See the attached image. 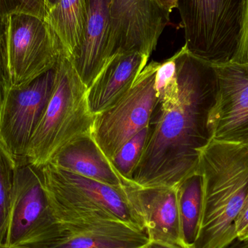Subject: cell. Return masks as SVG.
Wrapping results in <instances>:
<instances>
[{"instance_id": "6da1fadb", "label": "cell", "mask_w": 248, "mask_h": 248, "mask_svg": "<svg viewBox=\"0 0 248 248\" xmlns=\"http://www.w3.org/2000/svg\"><path fill=\"white\" fill-rule=\"evenodd\" d=\"M179 97L158 106L147 144L132 175L141 187L176 188L198 171L200 151L212 140L208 116L214 103L215 74L211 64L184 45L178 52Z\"/></svg>"}, {"instance_id": "7a4b0ae2", "label": "cell", "mask_w": 248, "mask_h": 248, "mask_svg": "<svg viewBox=\"0 0 248 248\" xmlns=\"http://www.w3.org/2000/svg\"><path fill=\"white\" fill-rule=\"evenodd\" d=\"M198 172L203 211L193 248H222L237 239L235 222L248 193V147L211 140L201 149Z\"/></svg>"}, {"instance_id": "3957f363", "label": "cell", "mask_w": 248, "mask_h": 248, "mask_svg": "<svg viewBox=\"0 0 248 248\" xmlns=\"http://www.w3.org/2000/svg\"><path fill=\"white\" fill-rule=\"evenodd\" d=\"M49 101L29 141L26 161L38 169L81 137L91 135L95 115L87 101V87L72 61L62 54L54 68Z\"/></svg>"}, {"instance_id": "277c9868", "label": "cell", "mask_w": 248, "mask_h": 248, "mask_svg": "<svg viewBox=\"0 0 248 248\" xmlns=\"http://www.w3.org/2000/svg\"><path fill=\"white\" fill-rule=\"evenodd\" d=\"M40 169L51 211L61 229L81 223L119 220L144 232L123 187H113L52 163Z\"/></svg>"}, {"instance_id": "5b68a950", "label": "cell", "mask_w": 248, "mask_h": 248, "mask_svg": "<svg viewBox=\"0 0 248 248\" xmlns=\"http://www.w3.org/2000/svg\"><path fill=\"white\" fill-rule=\"evenodd\" d=\"M245 0H178L185 46L212 65L231 62Z\"/></svg>"}, {"instance_id": "8992f818", "label": "cell", "mask_w": 248, "mask_h": 248, "mask_svg": "<svg viewBox=\"0 0 248 248\" xmlns=\"http://www.w3.org/2000/svg\"><path fill=\"white\" fill-rule=\"evenodd\" d=\"M61 234L44 189L41 169L27 162L17 165L0 246L46 248Z\"/></svg>"}, {"instance_id": "52a82bcc", "label": "cell", "mask_w": 248, "mask_h": 248, "mask_svg": "<svg viewBox=\"0 0 248 248\" xmlns=\"http://www.w3.org/2000/svg\"><path fill=\"white\" fill-rule=\"evenodd\" d=\"M63 48L46 20L26 14L9 17L7 74L10 90H21L54 69Z\"/></svg>"}, {"instance_id": "ba28073f", "label": "cell", "mask_w": 248, "mask_h": 248, "mask_svg": "<svg viewBox=\"0 0 248 248\" xmlns=\"http://www.w3.org/2000/svg\"><path fill=\"white\" fill-rule=\"evenodd\" d=\"M159 63L152 61L146 65L131 88L114 106L96 115L91 137L108 160L150 125L159 106L155 90Z\"/></svg>"}, {"instance_id": "9c48e42d", "label": "cell", "mask_w": 248, "mask_h": 248, "mask_svg": "<svg viewBox=\"0 0 248 248\" xmlns=\"http://www.w3.org/2000/svg\"><path fill=\"white\" fill-rule=\"evenodd\" d=\"M54 69L25 88L10 90L0 113V144L16 165L26 161L29 141L49 101Z\"/></svg>"}, {"instance_id": "30bf717a", "label": "cell", "mask_w": 248, "mask_h": 248, "mask_svg": "<svg viewBox=\"0 0 248 248\" xmlns=\"http://www.w3.org/2000/svg\"><path fill=\"white\" fill-rule=\"evenodd\" d=\"M214 103L208 116L213 140L248 143V66L233 62L213 65Z\"/></svg>"}, {"instance_id": "8fae6325", "label": "cell", "mask_w": 248, "mask_h": 248, "mask_svg": "<svg viewBox=\"0 0 248 248\" xmlns=\"http://www.w3.org/2000/svg\"><path fill=\"white\" fill-rule=\"evenodd\" d=\"M115 52H139L150 58L170 16L150 0H110Z\"/></svg>"}, {"instance_id": "7c38bea8", "label": "cell", "mask_w": 248, "mask_h": 248, "mask_svg": "<svg viewBox=\"0 0 248 248\" xmlns=\"http://www.w3.org/2000/svg\"><path fill=\"white\" fill-rule=\"evenodd\" d=\"M123 189L150 241L189 248L182 236L176 188L141 187L129 183L124 184Z\"/></svg>"}, {"instance_id": "4fadbf2b", "label": "cell", "mask_w": 248, "mask_h": 248, "mask_svg": "<svg viewBox=\"0 0 248 248\" xmlns=\"http://www.w3.org/2000/svg\"><path fill=\"white\" fill-rule=\"evenodd\" d=\"M110 0H87L82 45L72 61L87 89L114 56Z\"/></svg>"}, {"instance_id": "5bb4252c", "label": "cell", "mask_w": 248, "mask_h": 248, "mask_svg": "<svg viewBox=\"0 0 248 248\" xmlns=\"http://www.w3.org/2000/svg\"><path fill=\"white\" fill-rule=\"evenodd\" d=\"M147 234L119 220H101L62 227V234L46 248H140Z\"/></svg>"}, {"instance_id": "9a60e30c", "label": "cell", "mask_w": 248, "mask_h": 248, "mask_svg": "<svg viewBox=\"0 0 248 248\" xmlns=\"http://www.w3.org/2000/svg\"><path fill=\"white\" fill-rule=\"evenodd\" d=\"M149 58L139 52H118L87 89V101L94 115L114 106L131 88Z\"/></svg>"}, {"instance_id": "2e32d148", "label": "cell", "mask_w": 248, "mask_h": 248, "mask_svg": "<svg viewBox=\"0 0 248 248\" xmlns=\"http://www.w3.org/2000/svg\"><path fill=\"white\" fill-rule=\"evenodd\" d=\"M49 163L113 187H123L120 178L91 135L76 140L60 152Z\"/></svg>"}, {"instance_id": "e0dca14e", "label": "cell", "mask_w": 248, "mask_h": 248, "mask_svg": "<svg viewBox=\"0 0 248 248\" xmlns=\"http://www.w3.org/2000/svg\"><path fill=\"white\" fill-rule=\"evenodd\" d=\"M87 17V0H58L48 12L45 20L70 59L75 57L82 45Z\"/></svg>"}, {"instance_id": "ac0fdd59", "label": "cell", "mask_w": 248, "mask_h": 248, "mask_svg": "<svg viewBox=\"0 0 248 248\" xmlns=\"http://www.w3.org/2000/svg\"><path fill=\"white\" fill-rule=\"evenodd\" d=\"M181 228L185 243L193 248L198 239L203 211V188L198 171L176 187Z\"/></svg>"}, {"instance_id": "d6986e66", "label": "cell", "mask_w": 248, "mask_h": 248, "mask_svg": "<svg viewBox=\"0 0 248 248\" xmlns=\"http://www.w3.org/2000/svg\"><path fill=\"white\" fill-rule=\"evenodd\" d=\"M150 125L136 134L109 160L116 174L124 184L132 183V175L147 144Z\"/></svg>"}, {"instance_id": "ffe728a7", "label": "cell", "mask_w": 248, "mask_h": 248, "mask_svg": "<svg viewBox=\"0 0 248 248\" xmlns=\"http://www.w3.org/2000/svg\"><path fill=\"white\" fill-rule=\"evenodd\" d=\"M178 55L159 63L155 78V90L160 108H168L177 103L179 97Z\"/></svg>"}, {"instance_id": "44dd1931", "label": "cell", "mask_w": 248, "mask_h": 248, "mask_svg": "<svg viewBox=\"0 0 248 248\" xmlns=\"http://www.w3.org/2000/svg\"><path fill=\"white\" fill-rule=\"evenodd\" d=\"M17 166L0 144V234L8 216L13 174Z\"/></svg>"}, {"instance_id": "7402d4cb", "label": "cell", "mask_w": 248, "mask_h": 248, "mask_svg": "<svg viewBox=\"0 0 248 248\" xmlns=\"http://www.w3.org/2000/svg\"><path fill=\"white\" fill-rule=\"evenodd\" d=\"M49 7L46 0H0V17L26 14L46 20Z\"/></svg>"}, {"instance_id": "603a6c76", "label": "cell", "mask_w": 248, "mask_h": 248, "mask_svg": "<svg viewBox=\"0 0 248 248\" xmlns=\"http://www.w3.org/2000/svg\"><path fill=\"white\" fill-rule=\"evenodd\" d=\"M9 17H0V113L10 93L7 74Z\"/></svg>"}, {"instance_id": "cb8c5ba5", "label": "cell", "mask_w": 248, "mask_h": 248, "mask_svg": "<svg viewBox=\"0 0 248 248\" xmlns=\"http://www.w3.org/2000/svg\"><path fill=\"white\" fill-rule=\"evenodd\" d=\"M248 66V0H245L240 22L238 42L231 62Z\"/></svg>"}, {"instance_id": "d4e9b609", "label": "cell", "mask_w": 248, "mask_h": 248, "mask_svg": "<svg viewBox=\"0 0 248 248\" xmlns=\"http://www.w3.org/2000/svg\"><path fill=\"white\" fill-rule=\"evenodd\" d=\"M235 231L237 238L240 240L248 239V193L243 204L241 211L235 222Z\"/></svg>"}, {"instance_id": "484cf974", "label": "cell", "mask_w": 248, "mask_h": 248, "mask_svg": "<svg viewBox=\"0 0 248 248\" xmlns=\"http://www.w3.org/2000/svg\"><path fill=\"white\" fill-rule=\"evenodd\" d=\"M150 1L169 16L173 9L177 7L178 0H150Z\"/></svg>"}, {"instance_id": "4316f807", "label": "cell", "mask_w": 248, "mask_h": 248, "mask_svg": "<svg viewBox=\"0 0 248 248\" xmlns=\"http://www.w3.org/2000/svg\"><path fill=\"white\" fill-rule=\"evenodd\" d=\"M143 248H172L169 246H165L161 243H156V242L150 241Z\"/></svg>"}, {"instance_id": "83f0119b", "label": "cell", "mask_w": 248, "mask_h": 248, "mask_svg": "<svg viewBox=\"0 0 248 248\" xmlns=\"http://www.w3.org/2000/svg\"><path fill=\"white\" fill-rule=\"evenodd\" d=\"M46 1H47L48 5H49V9H50L51 7H53V6L56 4L57 1H58V0H46Z\"/></svg>"}, {"instance_id": "f1b7e54d", "label": "cell", "mask_w": 248, "mask_h": 248, "mask_svg": "<svg viewBox=\"0 0 248 248\" xmlns=\"http://www.w3.org/2000/svg\"><path fill=\"white\" fill-rule=\"evenodd\" d=\"M0 248H33L28 247V246H16V247H4V246H0Z\"/></svg>"}, {"instance_id": "f546056e", "label": "cell", "mask_w": 248, "mask_h": 248, "mask_svg": "<svg viewBox=\"0 0 248 248\" xmlns=\"http://www.w3.org/2000/svg\"><path fill=\"white\" fill-rule=\"evenodd\" d=\"M246 145L247 146V147H248V143H247V144H246Z\"/></svg>"}, {"instance_id": "4dcf8cb0", "label": "cell", "mask_w": 248, "mask_h": 248, "mask_svg": "<svg viewBox=\"0 0 248 248\" xmlns=\"http://www.w3.org/2000/svg\"><path fill=\"white\" fill-rule=\"evenodd\" d=\"M245 241H248V240H245Z\"/></svg>"}, {"instance_id": "1f68e13d", "label": "cell", "mask_w": 248, "mask_h": 248, "mask_svg": "<svg viewBox=\"0 0 248 248\" xmlns=\"http://www.w3.org/2000/svg\"><path fill=\"white\" fill-rule=\"evenodd\" d=\"M143 248V247H141V248Z\"/></svg>"}]
</instances>
